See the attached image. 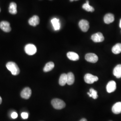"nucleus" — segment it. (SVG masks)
Wrapping results in <instances>:
<instances>
[{"instance_id": "10", "label": "nucleus", "mask_w": 121, "mask_h": 121, "mask_svg": "<svg viewBox=\"0 0 121 121\" xmlns=\"http://www.w3.org/2000/svg\"><path fill=\"white\" fill-rule=\"evenodd\" d=\"M116 89V83L114 81H110L106 86V90L108 93H112Z\"/></svg>"}, {"instance_id": "5", "label": "nucleus", "mask_w": 121, "mask_h": 121, "mask_svg": "<svg viewBox=\"0 0 121 121\" xmlns=\"http://www.w3.org/2000/svg\"><path fill=\"white\" fill-rule=\"evenodd\" d=\"M86 60L91 63H95L98 60V57L97 56L92 53H89L86 54L85 56Z\"/></svg>"}, {"instance_id": "6", "label": "nucleus", "mask_w": 121, "mask_h": 121, "mask_svg": "<svg viewBox=\"0 0 121 121\" xmlns=\"http://www.w3.org/2000/svg\"><path fill=\"white\" fill-rule=\"evenodd\" d=\"M78 25L81 30L83 32H86L89 28V22L86 20L82 19L80 20L78 23Z\"/></svg>"}, {"instance_id": "19", "label": "nucleus", "mask_w": 121, "mask_h": 121, "mask_svg": "<svg viewBox=\"0 0 121 121\" xmlns=\"http://www.w3.org/2000/svg\"><path fill=\"white\" fill-rule=\"evenodd\" d=\"M67 83V74L62 73L61 74L59 80V83L61 86H64Z\"/></svg>"}, {"instance_id": "16", "label": "nucleus", "mask_w": 121, "mask_h": 121, "mask_svg": "<svg viewBox=\"0 0 121 121\" xmlns=\"http://www.w3.org/2000/svg\"><path fill=\"white\" fill-rule=\"evenodd\" d=\"M9 12L12 14H15L17 13V4L15 2H12L10 3L9 6Z\"/></svg>"}, {"instance_id": "3", "label": "nucleus", "mask_w": 121, "mask_h": 121, "mask_svg": "<svg viewBox=\"0 0 121 121\" xmlns=\"http://www.w3.org/2000/svg\"><path fill=\"white\" fill-rule=\"evenodd\" d=\"M85 82L88 84H92L98 80V77L94 76L91 73H86L84 77Z\"/></svg>"}, {"instance_id": "29", "label": "nucleus", "mask_w": 121, "mask_h": 121, "mask_svg": "<svg viewBox=\"0 0 121 121\" xmlns=\"http://www.w3.org/2000/svg\"><path fill=\"white\" fill-rule=\"evenodd\" d=\"M74 0H70V1L72 2V1H73Z\"/></svg>"}, {"instance_id": "15", "label": "nucleus", "mask_w": 121, "mask_h": 121, "mask_svg": "<svg viewBox=\"0 0 121 121\" xmlns=\"http://www.w3.org/2000/svg\"><path fill=\"white\" fill-rule=\"evenodd\" d=\"M67 56L69 60L73 61L78 60L79 58L78 54L73 52H68L67 53Z\"/></svg>"}, {"instance_id": "25", "label": "nucleus", "mask_w": 121, "mask_h": 121, "mask_svg": "<svg viewBox=\"0 0 121 121\" xmlns=\"http://www.w3.org/2000/svg\"><path fill=\"white\" fill-rule=\"evenodd\" d=\"M17 116L18 115H17V113L15 112H12L11 114V117L13 119H15L17 118Z\"/></svg>"}, {"instance_id": "4", "label": "nucleus", "mask_w": 121, "mask_h": 121, "mask_svg": "<svg viewBox=\"0 0 121 121\" xmlns=\"http://www.w3.org/2000/svg\"><path fill=\"white\" fill-rule=\"evenodd\" d=\"M25 51L28 55H33L36 53L37 49L34 44H28L26 45L25 47Z\"/></svg>"}, {"instance_id": "9", "label": "nucleus", "mask_w": 121, "mask_h": 121, "mask_svg": "<svg viewBox=\"0 0 121 121\" xmlns=\"http://www.w3.org/2000/svg\"><path fill=\"white\" fill-rule=\"evenodd\" d=\"M0 28L5 32H9L11 30L10 23L7 21H2L0 22Z\"/></svg>"}, {"instance_id": "1", "label": "nucleus", "mask_w": 121, "mask_h": 121, "mask_svg": "<svg viewBox=\"0 0 121 121\" xmlns=\"http://www.w3.org/2000/svg\"><path fill=\"white\" fill-rule=\"evenodd\" d=\"M6 66L8 69L9 70L13 75H17L20 73V69L17 65L14 62H8Z\"/></svg>"}, {"instance_id": "14", "label": "nucleus", "mask_w": 121, "mask_h": 121, "mask_svg": "<svg viewBox=\"0 0 121 121\" xmlns=\"http://www.w3.org/2000/svg\"><path fill=\"white\" fill-rule=\"evenodd\" d=\"M113 75L117 78H121V65L119 64L115 66L113 71Z\"/></svg>"}, {"instance_id": "26", "label": "nucleus", "mask_w": 121, "mask_h": 121, "mask_svg": "<svg viewBox=\"0 0 121 121\" xmlns=\"http://www.w3.org/2000/svg\"><path fill=\"white\" fill-rule=\"evenodd\" d=\"M79 121H87V120H86V119H85V118H82V119H81Z\"/></svg>"}, {"instance_id": "23", "label": "nucleus", "mask_w": 121, "mask_h": 121, "mask_svg": "<svg viewBox=\"0 0 121 121\" xmlns=\"http://www.w3.org/2000/svg\"><path fill=\"white\" fill-rule=\"evenodd\" d=\"M89 91V92H87V94L90 97H91L94 99H96L98 98V95H97V91L95 90L93 88H91Z\"/></svg>"}, {"instance_id": "28", "label": "nucleus", "mask_w": 121, "mask_h": 121, "mask_svg": "<svg viewBox=\"0 0 121 121\" xmlns=\"http://www.w3.org/2000/svg\"><path fill=\"white\" fill-rule=\"evenodd\" d=\"M119 26H120V27L121 28V19H120V23H119Z\"/></svg>"}, {"instance_id": "13", "label": "nucleus", "mask_w": 121, "mask_h": 121, "mask_svg": "<svg viewBox=\"0 0 121 121\" xmlns=\"http://www.w3.org/2000/svg\"><path fill=\"white\" fill-rule=\"evenodd\" d=\"M104 22L106 24H109L112 23L114 20V16L112 13H108L106 14L104 18Z\"/></svg>"}, {"instance_id": "27", "label": "nucleus", "mask_w": 121, "mask_h": 121, "mask_svg": "<svg viewBox=\"0 0 121 121\" xmlns=\"http://www.w3.org/2000/svg\"><path fill=\"white\" fill-rule=\"evenodd\" d=\"M2 103V98L0 96V104Z\"/></svg>"}, {"instance_id": "20", "label": "nucleus", "mask_w": 121, "mask_h": 121, "mask_svg": "<svg viewBox=\"0 0 121 121\" xmlns=\"http://www.w3.org/2000/svg\"><path fill=\"white\" fill-rule=\"evenodd\" d=\"M54 67V64L53 62L50 61L48 62L43 68V71L45 72H47L51 71Z\"/></svg>"}, {"instance_id": "17", "label": "nucleus", "mask_w": 121, "mask_h": 121, "mask_svg": "<svg viewBox=\"0 0 121 121\" xmlns=\"http://www.w3.org/2000/svg\"><path fill=\"white\" fill-rule=\"evenodd\" d=\"M74 82V76L73 73L69 72L67 74V83L69 85H72Z\"/></svg>"}, {"instance_id": "8", "label": "nucleus", "mask_w": 121, "mask_h": 121, "mask_svg": "<svg viewBox=\"0 0 121 121\" xmlns=\"http://www.w3.org/2000/svg\"><path fill=\"white\" fill-rule=\"evenodd\" d=\"M31 95V90L30 88L26 87L24 88L21 92V96L25 99H28Z\"/></svg>"}, {"instance_id": "12", "label": "nucleus", "mask_w": 121, "mask_h": 121, "mask_svg": "<svg viewBox=\"0 0 121 121\" xmlns=\"http://www.w3.org/2000/svg\"><path fill=\"white\" fill-rule=\"evenodd\" d=\"M112 111L114 114H117L121 113V102H117L112 106Z\"/></svg>"}, {"instance_id": "21", "label": "nucleus", "mask_w": 121, "mask_h": 121, "mask_svg": "<svg viewBox=\"0 0 121 121\" xmlns=\"http://www.w3.org/2000/svg\"><path fill=\"white\" fill-rule=\"evenodd\" d=\"M82 7L84 10L88 12H92L94 11V8L89 4V2L88 0H86V3L82 5Z\"/></svg>"}, {"instance_id": "22", "label": "nucleus", "mask_w": 121, "mask_h": 121, "mask_svg": "<svg viewBox=\"0 0 121 121\" xmlns=\"http://www.w3.org/2000/svg\"><path fill=\"white\" fill-rule=\"evenodd\" d=\"M112 52L115 54H117L121 52V43H118L115 44L112 49Z\"/></svg>"}, {"instance_id": "24", "label": "nucleus", "mask_w": 121, "mask_h": 121, "mask_svg": "<svg viewBox=\"0 0 121 121\" xmlns=\"http://www.w3.org/2000/svg\"><path fill=\"white\" fill-rule=\"evenodd\" d=\"M21 116H22V118L23 119H27L28 118V113L27 112H22V114H21Z\"/></svg>"}, {"instance_id": "18", "label": "nucleus", "mask_w": 121, "mask_h": 121, "mask_svg": "<svg viewBox=\"0 0 121 121\" xmlns=\"http://www.w3.org/2000/svg\"><path fill=\"white\" fill-rule=\"evenodd\" d=\"M51 22L55 30H59L60 29V23L58 19L54 18L52 19Z\"/></svg>"}, {"instance_id": "7", "label": "nucleus", "mask_w": 121, "mask_h": 121, "mask_svg": "<svg viewBox=\"0 0 121 121\" xmlns=\"http://www.w3.org/2000/svg\"><path fill=\"white\" fill-rule=\"evenodd\" d=\"M91 39L94 42H101L104 40V37L101 33L98 32L92 35Z\"/></svg>"}, {"instance_id": "30", "label": "nucleus", "mask_w": 121, "mask_h": 121, "mask_svg": "<svg viewBox=\"0 0 121 121\" xmlns=\"http://www.w3.org/2000/svg\"><path fill=\"white\" fill-rule=\"evenodd\" d=\"M0 11H1V9H0Z\"/></svg>"}, {"instance_id": "2", "label": "nucleus", "mask_w": 121, "mask_h": 121, "mask_svg": "<svg viewBox=\"0 0 121 121\" xmlns=\"http://www.w3.org/2000/svg\"><path fill=\"white\" fill-rule=\"evenodd\" d=\"M52 106L56 109H61L64 108L65 106V103L64 101L59 99H54L51 101Z\"/></svg>"}, {"instance_id": "11", "label": "nucleus", "mask_w": 121, "mask_h": 121, "mask_svg": "<svg viewBox=\"0 0 121 121\" xmlns=\"http://www.w3.org/2000/svg\"><path fill=\"white\" fill-rule=\"evenodd\" d=\"M29 24L31 26H35L38 25L39 23V18L37 15H34L29 19L28 21Z\"/></svg>"}]
</instances>
